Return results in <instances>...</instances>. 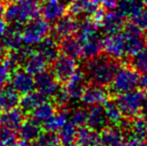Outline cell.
<instances>
[{
    "label": "cell",
    "instance_id": "obj_28",
    "mask_svg": "<svg viewBox=\"0 0 147 146\" xmlns=\"http://www.w3.org/2000/svg\"><path fill=\"white\" fill-rule=\"evenodd\" d=\"M68 121V112L67 109H58L54 115L46 122L42 123L43 130L56 132L64 124Z\"/></svg>",
    "mask_w": 147,
    "mask_h": 146
},
{
    "label": "cell",
    "instance_id": "obj_49",
    "mask_svg": "<svg viewBox=\"0 0 147 146\" xmlns=\"http://www.w3.org/2000/svg\"><path fill=\"white\" fill-rule=\"evenodd\" d=\"M138 146H147V142L145 141V142H143V143H141V144H139Z\"/></svg>",
    "mask_w": 147,
    "mask_h": 146
},
{
    "label": "cell",
    "instance_id": "obj_9",
    "mask_svg": "<svg viewBox=\"0 0 147 146\" xmlns=\"http://www.w3.org/2000/svg\"><path fill=\"white\" fill-rule=\"evenodd\" d=\"M80 22L77 20L75 16L71 14H65L61 18H59L57 21H55V25L52 32V37L55 39H62L68 36H72L73 34H76L79 27Z\"/></svg>",
    "mask_w": 147,
    "mask_h": 146
},
{
    "label": "cell",
    "instance_id": "obj_24",
    "mask_svg": "<svg viewBox=\"0 0 147 146\" xmlns=\"http://www.w3.org/2000/svg\"><path fill=\"white\" fill-rule=\"evenodd\" d=\"M19 94L11 87L5 86L0 90V113L9 111L19 106Z\"/></svg>",
    "mask_w": 147,
    "mask_h": 146
},
{
    "label": "cell",
    "instance_id": "obj_32",
    "mask_svg": "<svg viewBox=\"0 0 147 146\" xmlns=\"http://www.w3.org/2000/svg\"><path fill=\"white\" fill-rule=\"evenodd\" d=\"M102 50V39L100 38V35L82 43V56L86 59L97 56Z\"/></svg>",
    "mask_w": 147,
    "mask_h": 146
},
{
    "label": "cell",
    "instance_id": "obj_36",
    "mask_svg": "<svg viewBox=\"0 0 147 146\" xmlns=\"http://www.w3.org/2000/svg\"><path fill=\"white\" fill-rule=\"evenodd\" d=\"M88 109L85 107H78L71 114V121L77 127H84L87 123Z\"/></svg>",
    "mask_w": 147,
    "mask_h": 146
},
{
    "label": "cell",
    "instance_id": "obj_7",
    "mask_svg": "<svg viewBox=\"0 0 147 146\" xmlns=\"http://www.w3.org/2000/svg\"><path fill=\"white\" fill-rule=\"evenodd\" d=\"M76 70L77 63L75 59L63 54L58 55V57L52 62L51 66V72L60 83H66Z\"/></svg>",
    "mask_w": 147,
    "mask_h": 146
},
{
    "label": "cell",
    "instance_id": "obj_50",
    "mask_svg": "<svg viewBox=\"0 0 147 146\" xmlns=\"http://www.w3.org/2000/svg\"><path fill=\"white\" fill-rule=\"evenodd\" d=\"M67 146H79L77 144V143H76V144H74V143H72V144H70V145H67Z\"/></svg>",
    "mask_w": 147,
    "mask_h": 146
},
{
    "label": "cell",
    "instance_id": "obj_11",
    "mask_svg": "<svg viewBox=\"0 0 147 146\" xmlns=\"http://www.w3.org/2000/svg\"><path fill=\"white\" fill-rule=\"evenodd\" d=\"M87 77L83 69H78L65 83V90L71 100L81 99L82 94L85 90Z\"/></svg>",
    "mask_w": 147,
    "mask_h": 146
},
{
    "label": "cell",
    "instance_id": "obj_20",
    "mask_svg": "<svg viewBox=\"0 0 147 146\" xmlns=\"http://www.w3.org/2000/svg\"><path fill=\"white\" fill-rule=\"evenodd\" d=\"M6 50H14L23 43V26L22 25H11L7 27L6 31L1 36Z\"/></svg>",
    "mask_w": 147,
    "mask_h": 146
},
{
    "label": "cell",
    "instance_id": "obj_34",
    "mask_svg": "<svg viewBox=\"0 0 147 146\" xmlns=\"http://www.w3.org/2000/svg\"><path fill=\"white\" fill-rule=\"evenodd\" d=\"M59 143L58 135L55 134V132L45 131L41 132V134L31 143V146H53Z\"/></svg>",
    "mask_w": 147,
    "mask_h": 146
},
{
    "label": "cell",
    "instance_id": "obj_15",
    "mask_svg": "<svg viewBox=\"0 0 147 146\" xmlns=\"http://www.w3.org/2000/svg\"><path fill=\"white\" fill-rule=\"evenodd\" d=\"M67 4L63 0H44L41 6V14L48 22H55L66 14Z\"/></svg>",
    "mask_w": 147,
    "mask_h": 146
},
{
    "label": "cell",
    "instance_id": "obj_41",
    "mask_svg": "<svg viewBox=\"0 0 147 146\" xmlns=\"http://www.w3.org/2000/svg\"><path fill=\"white\" fill-rule=\"evenodd\" d=\"M139 85L143 90H147V71L142 74V76H140Z\"/></svg>",
    "mask_w": 147,
    "mask_h": 146
},
{
    "label": "cell",
    "instance_id": "obj_13",
    "mask_svg": "<svg viewBox=\"0 0 147 146\" xmlns=\"http://www.w3.org/2000/svg\"><path fill=\"white\" fill-rule=\"evenodd\" d=\"M35 88L45 94L47 97H52L61 86L60 82L54 77L51 71L45 70L35 75Z\"/></svg>",
    "mask_w": 147,
    "mask_h": 146
},
{
    "label": "cell",
    "instance_id": "obj_18",
    "mask_svg": "<svg viewBox=\"0 0 147 146\" xmlns=\"http://www.w3.org/2000/svg\"><path fill=\"white\" fill-rule=\"evenodd\" d=\"M35 51L38 54H40L43 58L46 60V62L52 63L59 55V45L57 44L56 39L54 37H45L41 42L36 44Z\"/></svg>",
    "mask_w": 147,
    "mask_h": 146
},
{
    "label": "cell",
    "instance_id": "obj_8",
    "mask_svg": "<svg viewBox=\"0 0 147 146\" xmlns=\"http://www.w3.org/2000/svg\"><path fill=\"white\" fill-rule=\"evenodd\" d=\"M10 84L18 94L24 95L34 90L35 78L25 69L18 68L10 76Z\"/></svg>",
    "mask_w": 147,
    "mask_h": 146
},
{
    "label": "cell",
    "instance_id": "obj_47",
    "mask_svg": "<svg viewBox=\"0 0 147 146\" xmlns=\"http://www.w3.org/2000/svg\"><path fill=\"white\" fill-rule=\"evenodd\" d=\"M4 2H6V3H11V2H15L17 1V0H3Z\"/></svg>",
    "mask_w": 147,
    "mask_h": 146
},
{
    "label": "cell",
    "instance_id": "obj_43",
    "mask_svg": "<svg viewBox=\"0 0 147 146\" xmlns=\"http://www.w3.org/2000/svg\"><path fill=\"white\" fill-rule=\"evenodd\" d=\"M6 2H4L3 0H0V18H4V14H5L6 10Z\"/></svg>",
    "mask_w": 147,
    "mask_h": 146
},
{
    "label": "cell",
    "instance_id": "obj_25",
    "mask_svg": "<svg viewBox=\"0 0 147 146\" xmlns=\"http://www.w3.org/2000/svg\"><path fill=\"white\" fill-rule=\"evenodd\" d=\"M75 141L79 146H102L100 134L88 127H80L78 129Z\"/></svg>",
    "mask_w": 147,
    "mask_h": 146
},
{
    "label": "cell",
    "instance_id": "obj_21",
    "mask_svg": "<svg viewBox=\"0 0 147 146\" xmlns=\"http://www.w3.org/2000/svg\"><path fill=\"white\" fill-rule=\"evenodd\" d=\"M25 120V113L17 107L0 113V126L7 127L12 130H18Z\"/></svg>",
    "mask_w": 147,
    "mask_h": 146
},
{
    "label": "cell",
    "instance_id": "obj_6",
    "mask_svg": "<svg viewBox=\"0 0 147 146\" xmlns=\"http://www.w3.org/2000/svg\"><path fill=\"white\" fill-rule=\"evenodd\" d=\"M51 26L44 18L37 17L23 25V43L28 46L36 45L48 36Z\"/></svg>",
    "mask_w": 147,
    "mask_h": 146
},
{
    "label": "cell",
    "instance_id": "obj_12",
    "mask_svg": "<svg viewBox=\"0 0 147 146\" xmlns=\"http://www.w3.org/2000/svg\"><path fill=\"white\" fill-rule=\"evenodd\" d=\"M99 26L102 28L105 35L118 34L125 26V17L116 9L107 11L105 12L104 17Z\"/></svg>",
    "mask_w": 147,
    "mask_h": 146
},
{
    "label": "cell",
    "instance_id": "obj_51",
    "mask_svg": "<svg viewBox=\"0 0 147 146\" xmlns=\"http://www.w3.org/2000/svg\"><path fill=\"white\" fill-rule=\"evenodd\" d=\"M53 146H62V144H59V143H57V144H55V145H53Z\"/></svg>",
    "mask_w": 147,
    "mask_h": 146
},
{
    "label": "cell",
    "instance_id": "obj_31",
    "mask_svg": "<svg viewBox=\"0 0 147 146\" xmlns=\"http://www.w3.org/2000/svg\"><path fill=\"white\" fill-rule=\"evenodd\" d=\"M103 107H104L105 113H106L108 122L110 124L115 125V126H121V124L124 121V115L122 114L116 101L115 100H108L104 103Z\"/></svg>",
    "mask_w": 147,
    "mask_h": 146
},
{
    "label": "cell",
    "instance_id": "obj_38",
    "mask_svg": "<svg viewBox=\"0 0 147 146\" xmlns=\"http://www.w3.org/2000/svg\"><path fill=\"white\" fill-rule=\"evenodd\" d=\"M131 22L136 24L143 31H147V8L140 10L133 18H131Z\"/></svg>",
    "mask_w": 147,
    "mask_h": 146
},
{
    "label": "cell",
    "instance_id": "obj_10",
    "mask_svg": "<svg viewBox=\"0 0 147 146\" xmlns=\"http://www.w3.org/2000/svg\"><path fill=\"white\" fill-rule=\"evenodd\" d=\"M81 102L85 106L91 107L96 105H103L109 100V91L104 86L91 83L87 85L81 97Z\"/></svg>",
    "mask_w": 147,
    "mask_h": 146
},
{
    "label": "cell",
    "instance_id": "obj_44",
    "mask_svg": "<svg viewBox=\"0 0 147 146\" xmlns=\"http://www.w3.org/2000/svg\"><path fill=\"white\" fill-rule=\"evenodd\" d=\"M141 115L144 117H147V96H146V99L144 101V104H143V107H142V110H141Z\"/></svg>",
    "mask_w": 147,
    "mask_h": 146
},
{
    "label": "cell",
    "instance_id": "obj_35",
    "mask_svg": "<svg viewBox=\"0 0 147 146\" xmlns=\"http://www.w3.org/2000/svg\"><path fill=\"white\" fill-rule=\"evenodd\" d=\"M130 65L136 69L138 72H146L147 71V48H143L138 53L131 57Z\"/></svg>",
    "mask_w": 147,
    "mask_h": 146
},
{
    "label": "cell",
    "instance_id": "obj_33",
    "mask_svg": "<svg viewBox=\"0 0 147 146\" xmlns=\"http://www.w3.org/2000/svg\"><path fill=\"white\" fill-rule=\"evenodd\" d=\"M18 140L15 130L0 126V146H17Z\"/></svg>",
    "mask_w": 147,
    "mask_h": 146
},
{
    "label": "cell",
    "instance_id": "obj_3",
    "mask_svg": "<svg viewBox=\"0 0 147 146\" xmlns=\"http://www.w3.org/2000/svg\"><path fill=\"white\" fill-rule=\"evenodd\" d=\"M139 72L131 65L123 66L118 69L112 82H111V92L116 95L135 90L139 85Z\"/></svg>",
    "mask_w": 147,
    "mask_h": 146
},
{
    "label": "cell",
    "instance_id": "obj_42",
    "mask_svg": "<svg viewBox=\"0 0 147 146\" xmlns=\"http://www.w3.org/2000/svg\"><path fill=\"white\" fill-rule=\"evenodd\" d=\"M6 29H7V22L3 18H0V37L3 35Z\"/></svg>",
    "mask_w": 147,
    "mask_h": 146
},
{
    "label": "cell",
    "instance_id": "obj_45",
    "mask_svg": "<svg viewBox=\"0 0 147 146\" xmlns=\"http://www.w3.org/2000/svg\"><path fill=\"white\" fill-rule=\"evenodd\" d=\"M6 50L5 46H4V43L3 41H2V38L0 37V53H4Z\"/></svg>",
    "mask_w": 147,
    "mask_h": 146
},
{
    "label": "cell",
    "instance_id": "obj_23",
    "mask_svg": "<svg viewBox=\"0 0 147 146\" xmlns=\"http://www.w3.org/2000/svg\"><path fill=\"white\" fill-rule=\"evenodd\" d=\"M46 99L47 96L45 94H43L42 92H40L39 90H37V91L33 90V91L29 92V93L22 95V97L20 98L19 101V107L25 114L32 113L33 110L37 106H39L41 103L46 101Z\"/></svg>",
    "mask_w": 147,
    "mask_h": 146
},
{
    "label": "cell",
    "instance_id": "obj_48",
    "mask_svg": "<svg viewBox=\"0 0 147 146\" xmlns=\"http://www.w3.org/2000/svg\"><path fill=\"white\" fill-rule=\"evenodd\" d=\"M141 2L143 3V5L147 8V0H141Z\"/></svg>",
    "mask_w": 147,
    "mask_h": 146
},
{
    "label": "cell",
    "instance_id": "obj_37",
    "mask_svg": "<svg viewBox=\"0 0 147 146\" xmlns=\"http://www.w3.org/2000/svg\"><path fill=\"white\" fill-rule=\"evenodd\" d=\"M70 98L66 92L65 88H60L58 91L52 96L53 103L56 105L58 109H67V104L69 102Z\"/></svg>",
    "mask_w": 147,
    "mask_h": 146
},
{
    "label": "cell",
    "instance_id": "obj_29",
    "mask_svg": "<svg viewBox=\"0 0 147 146\" xmlns=\"http://www.w3.org/2000/svg\"><path fill=\"white\" fill-rule=\"evenodd\" d=\"M47 64L48 63L46 62V60L40 54H38L35 51L29 58L27 59V61L24 63L23 66L24 69L27 72H29L32 75H37V74L46 70Z\"/></svg>",
    "mask_w": 147,
    "mask_h": 146
},
{
    "label": "cell",
    "instance_id": "obj_39",
    "mask_svg": "<svg viewBox=\"0 0 147 146\" xmlns=\"http://www.w3.org/2000/svg\"><path fill=\"white\" fill-rule=\"evenodd\" d=\"M11 74H12V71L10 70L7 63H6L5 60H4L3 65L0 67V90L6 86V83L8 82V80H10Z\"/></svg>",
    "mask_w": 147,
    "mask_h": 146
},
{
    "label": "cell",
    "instance_id": "obj_30",
    "mask_svg": "<svg viewBox=\"0 0 147 146\" xmlns=\"http://www.w3.org/2000/svg\"><path fill=\"white\" fill-rule=\"evenodd\" d=\"M77 126L72 121H67L58 130L59 142L63 146L70 145L74 143L77 136Z\"/></svg>",
    "mask_w": 147,
    "mask_h": 146
},
{
    "label": "cell",
    "instance_id": "obj_17",
    "mask_svg": "<svg viewBox=\"0 0 147 146\" xmlns=\"http://www.w3.org/2000/svg\"><path fill=\"white\" fill-rule=\"evenodd\" d=\"M43 130L42 125L34 118L25 119L21 126L18 128V139L28 144H31Z\"/></svg>",
    "mask_w": 147,
    "mask_h": 146
},
{
    "label": "cell",
    "instance_id": "obj_26",
    "mask_svg": "<svg viewBox=\"0 0 147 146\" xmlns=\"http://www.w3.org/2000/svg\"><path fill=\"white\" fill-rule=\"evenodd\" d=\"M56 105L53 103V101L46 100L33 110L32 118L37 120L39 123H44L56 113Z\"/></svg>",
    "mask_w": 147,
    "mask_h": 146
},
{
    "label": "cell",
    "instance_id": "obj_2",
    "mask_svg": "<svg viewBox=\"0 0 147 146\" xmlns=\"http://www.w3.org/2000/svg\"><path fill=\"white\" fill-rule=\"evenodd\" d=\"M146 96L147 93L145 90L135 89L117 95L115 101L125 118H133L138 115H141V110Z\"/></svg>",
    "mask_w": 147,
    "mask_h": 146
},
{
    "label": "cell",
    "instance_id": "obj_40",
    "mask_svg": "<svg viewBox=\"0 0 147 146\" xmlns=\"http://www.w3.org/2000/svg\"><path fill=\"white\" fill-rule=\"evenodd\" d=\"M93 1L105 11H112L117 9L118 0H93Z\"/></svg>",
    "mask_w": 147,
    "mask_h": 146
},
{
    "label": "cell",
    "instance_id": "obj_16",
    "mask_svg": "<svg viewBox=\"0 0 147 146\" xmlns=\"http://www.w3.org/2000/svg\"><path fill=\"white\" fill-rule=\"evenodd\" d=\"M102 146H128L124 132L120 126H107L100 131Z\"/></svg>",
    "mask_w": 147,
    "mask_h": 146
},
{
    "label": "cell",
    "instance_id": "obj_46",
    "mask_svg": "<svg viewBox=\"0 0 147 146\" xmlns=\"http://www.w3.org/2000/svg\"><path fill=\"white\" fill-rule=\"evenodd\" d=\"M6 55L7 54H5V53H0V67L3 65V62H4V60H5Z\"/></svg>",
    "mask_w": 147,
    "mask_h": 146
},
{
    "label": "cell",
    "instance_id": "obj_4",
    "mask_svg": "<svg viewBox=\"0 0 147 146\" xmlns=\"http://www.w3.org/2000/svg\"><path fill=\"white\" fill-rule=\"evenodd\" d=\"M128 146H138L147 139V120L142 115L128 118L121 124Z\"/></svg>",
    "mask_w": 147,
    "mask_h": 146
},
{
    "label": "cell",
    "instance_id": "obj_27",
    "mask_svg": "<svg viewBox=\"0 0 147 146\" xmlns=\"http://www.w3.org/2000/svg\"><path fill=\"white\" fill-rule=\"evenodd\" d=\"M141 0H119L117 10L125 18H133L141 9H143Z\"/></svg>",
    "mask_w": 147,
    "mask_h": 146
},
{
    "label": "cell",
    "instance_id": "obj_22",
    "mask_svg": "<svg viewBox=\"0 0 147 146\" xmlns=\"http://www.w3.org/2000/svg\"><path fill=\"white\" fill-rule=\"evenodd\" d=\"M59 51L63 55L73 59H78L82 57V44L77 37L68 36L60 39Z\"/></svg>",
    "mask_w": 147,
    "mask_h": 146
},
{
    "label": "cell",
    "instance_id": "obj_19",
    "mask_svg": "<svg viewBox=\"0 0 147 146\" xmlns=\"http://www.w3.org/2000/svg\"><path fill=\"white\" fill-rule=\"evenodd\" d=\"M108 119H107L104 107L102 105L91 106L89 108L87 123H86L88 128L98 132L108 126Z\"/></svg>",
    "mask_w": 147,
    "mask_h": 146
},
{
    "label": "cell",
    "instance_id": "obj_14",
    "mask_svg": "<svg viewBox=\"0 0 147 146\" xmlns=\"http://www.w3.org/2000/svg\"><path fill=\"white\" fill-rule=\"evenodd\" d=\"M102 49L107 56L117 60L126 56L123 40L120 33L105 36V38L102 39Z\"/></svg>",
    "mask_w": 147,
    "mask_h": 146
},
{
    "label": "cell",
    "instance_id": "obj_5",
    "mask_svg": "<svg viewBox=\"0 0 147 146\" xmlns=\"http://www.w3.org/2000/svg\"><path fill=\"white\" fill-rule=\"evenodd\" d=\"M120 34L123 40L126 56L132 57L145 47L144 31L133 22L125 23Z\"/></svg>",
    "mask_w": 147,
    "mask_h": 146
},
{
    "label": "cell",
    "instance_id": "obj_1",
    "mask_svg": "<svg viewBox=\"0 0 147 146\" xmlns=\"http://www.w3.org/2000/svg\"><path fill=\"white\" fill-rule=\"evenodd\" d=\"M120 67L117 59L99 54L86 60L83 70L91 83L105 87L111 84Z\"/></svg>",
    "mask_w": 147,
    "mask_h": 146
}]
</instances>
